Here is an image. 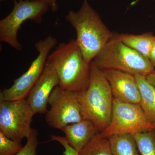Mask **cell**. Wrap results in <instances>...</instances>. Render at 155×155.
I'll list each match as a JSON object with an SVG mask.
<instances>
[{"mask_svg": "<svg viewBox=\"0 0 155 155\" xmlns=\"http://www.w3.org/2000/svg\"><path fill=\"white\" fill-rule=\"evenodd\" d=\"M150 61L154 67H155V35L153 43L152 48L150 53L149 58Z\"/></svg>", "mask_w": 155, "mask_h": 155, "instance_id": "obj_22", "label": "cell"}, {"mask_svg": "<svg viewBox=\"0 0 155 155\" xmlns=\"http://www.w3.org/2000/svg\"><path fill=\"white\" fill-rule=\"evenodd\" d=\"M1 1H4V0H1ZM42 1L46 3L49 6L50 9L53 12H56L58 11V0H42Z\"/></svg>", "mask_w": 155, "mask_h": 155, "instance_id": "obj_21", "label": "cell"}, {"mask_svg": "<svg viewBox=\"0 0 155 155\" xmlns=\"http://www.w3.org/2000/svg\"><path fill=\"white\" fill-rule=\"evenodd\" d=\"M93 61L102 71L115 69L145 76L155 71V67L148 58L126 45L116 32Z\"/></svg>", "mask_w": 155, "mask_h": 155, "instance_id": "obj_4", "label": "cell"}, {"mask_svg": "<svg viewBox=\"0 0 155 155\" xmlns=\"http://www.w3.org/2000/svg\"><path fill=\"white\" fill-rule=\"evenodd\" d=\"M50 109L46 114L48 125L55 129L62 128L83 119L78 101V93L56 87L48 100Z\"/></svg>", "mask_w": 155, "mask_h": 155, "instance_id": "obj_9", "label": "cell"}, {"mask_svg": "<svg viewBox=\"0 0 155 155\" xmlns=\"http://www.w3.org/2000/svg\"><path fill=\"white\" fill-rule=\"evenodd\" d=\"M134 76L140 92L139 105L147 119L155 127V88L147 81L145 76Z\"/></svg>", "mask_w": 155, "mask_h": 155, "instance_id": "obj_13", "label": "cell"}, {"mask_svg": "<svg viewBox=\"0 0 155 155\" xmlns=\"http://www.w3.org/2000/svg\"><path fill=\"white\" fill-rule=\"evenodd\" d=\"M103 71L110 86L114 98L139 104L140 92L134 75L115 69Z\"/></svg>", "mask_w": 155, "mask_h": 155, "instance_id": "obj_11", "label": "cell"}, {"mask_svg": "<svg viewBox=\"0 0 155 155\" xmlns=\"http://www.w3.org/2000/svg\"><path fill=\"white\" fill-rule=\"evenodd\" d=\"M119 37L127 46L149 59L154 39L152 33L147 32L139 35L122 33L119 34Z\"/></svg>", "mask_w": 155, "mask_h": 155, "instance_id": "obj_15", "label": "cell"}, {"mask_svg": "<svg viewBox=\"0 0 155 155\" xmlns=\"http://www.w3.org/2000/svg\"><path fill=\"white\" fill-rule=\"evenodd\" d=\"M34 113L25 99L8 101L0 99V131L15 141L28 138Z\"/></svg>", "mask_w": 155, "mask_h": 155, "instance_id": "obj_8", "label": "cell"}, {"mask_svg": "<svg viewBox=\"0 0 155 155\" xmlns=\"http://www.w3.org/2000/svg\"><path fill=\"white\" fill-rule=\"evenodd\" d=\"M61 130L65 134L69 144L78 153L100 132L92 122L84 119L67 125Z\"/></svg>", "mask_w": 155, "mask_h": 155, "instance_id": "obj_12", "label": "cell"}, {"mask_svg": "<svg viewBox=\"0 0 155 155\" xmlns=\"http://www.w3.org/2000/svg\"><path fill=\"white\" fill-rule=\"evenodd\" d=\"M49 8L42 0L14 1L13 10L0 21V41L21 51L22 47L17 39V33L21 25L27 20L40 24L43 16Z\"/></svg>", "mask_w": 155, "mask_h": 155, "instance_id": "obj_5", "label": "cell"}, {"mask_svg": "<svg viewBox=\"0 0 155 155\" xmlns=\"http://www.w3.org/2000/svg\"><path fill=\"white\" fill-rule=\"evenodd\" d=\"M79 155H113L107 138L103 137L100 132L78 153Z\"/></svg>", "mask_w": 155, "mask_h": 155, "instance_id": "obj_16", "label": "cell"}, {"mask_svg": "<svg viewBox=\"0 0 155 155\" xmlns=\"http://www.w3.org/2000/svg\"><path fill=\"white\" fill-rule=\"evenodd\" d=\"M145 77L147 81L155 88V70Z\"/></svg>", "mask_w": 155, "mask_h": 155, "instance_id": "obj_23", "label": "cell"}, {"mask_svg": "<svg viewBox=\"0 0 155 155\" xmlns=\"http://www.w3.org/2000/svg\"><path fill=\"white\" fill-rule=\"evenodd\" d=\"M90 66L89 84L86 90L78 93V101L83 119L91 121L101 132L110 121L114 97L104 72L93 61Z\"/></svg>", "mask_w": 155, "mask_h": 155, "instance_id": "obj_3", "label": "cell"}, {"mask_svg": "<svg viewBox=\"0 0 155 155\" xmlns=\"http://www.w3.org/2000/svg\"><path fill=\"white\" fill-rule=\"evenodd\" d=\"M155 130L154 125L147 119L139 104L114 98L110 121L100 134L103 137L108 138L115 134H134Z\"/></svg>", "mask_w": 155, "mask_h": 155, "instance_id": "obj_6", "label": "cell"}, {"mask_svg": "<svg viewBox=\"0 0 155 155\" xmlns=\"http://www.w3.org/2000/svg\"><path fill=\"white\" fill-rule=\"evenodd\" d=\"M59 80L55 70L46 63L42 73L31 89L27 101L35 114H46L50 95Z\"/></svg>", "mask_w": 155, "mask_h": 155, "instance_id": "obj_10", "label": "cell"}, {"mask_svg": "<svg viewBox=\"0 0 155 155\" xmlns=\"http://www.w3.org/2000/svg\"><path fill=\"white\" fill-rule=\"evenodd\" d=\"M141 155H155V130L133 134Z\"/></svg>", "mask_w": 155, "mask_h": 155, "instance_id": "obj_17", "label": "cell"}, {"mask_svg": "<svg viewBox=\"0 0 155 155\" xmlns=\"http://www.w3.org/2000/svg\"><path fill=\"white\" fill-rule=\"evenodd\" d=\"M108 139L113 155H140L133 134H115Z\"/></svg>", "mask_w": 155, "mask_h": 155, "instance_id": "obj_14", "label": "cell"}, {"mask_svg": "<svg viewBox=\"0 0 155 155\" xmlns=\"http://www.w3.org/2000/svg\"><path fill=\"white\" fill-rule=\"evenodd\" d=\"M57 43V39L51 35L36 42L35 46L38 55L28 70L14 81L12 86L1 91L0 99L13 101L25 99L42 73L50 51Z\"/></svg>", "mask_w": 155, "mask_h": 155, "instance_id": "obj_7", "label": "cell"}, {"mask_svg": "<svg viewBox=\"0 0 155 155\" xmlns=\"http://www.w3.org/2000/svg\"><path fill=\"white\" fill-rule=\"evenodd\" d=\"M51 138L52 140L58 142L63 146L65 149L64 152V155H79L78 152L69 144L65 137L52 135L51 136Z\"/></svg>", "mask_w": 155, "mask_h": 155, "instance_id": "obj_20", "label": "cell"}, {"mask_svg": "<svg viewBox=\"0 0 155 155\" xmlns=\"http://www.w3.org/2000/svg\"><path fill=\"white\" fill-rule=\"evenodd\" d=\"M22 147L20 142L11 139L0 131V155H16Z\"/></svg>", "mask_w": 155, "mask_h": 155, "instance_id": "obj_18", "label": "cell"}, {"mask_svg": "<svg viewBox=\"0 0 155 155\" xmlns=\"http://www.w3.org/2000/svg\"><path fill=\"white\" fill-rule=\"evenodd\" d=\"M66 20L76 30V41L87 63L95 57L114 35L87 0H83L78 11H70Z\"/></svg>", "mask_w": 155, "mask_h": 155, "instance_id": "obj_2", "label": "cell"}, {"mask_svg": "<svg viewBox=\"0 0 155 155\" xmlns=\"http://www.w3.org/2000/svg\"><path fill=\"white\" fill-rule=\"evenodd\" d=\"M46 63L55 70L61 88L80 93L88 87L90 66L76 40L59 44L49 55Z\"/></svg>", "mask_w": 155, "mask_h": 155, "instance_id": "obj_1", "label": "cell"}, {"mask_svg": "<svg viewBox=\"0 0 155 155\" xmlns=\"http://www.w3.org/2000/svg\"><path fill=\"white\" fill-rule=\"evenodd\" d=\"M38 143L37 130L32 128L30 135L27 138L26 144L16 155H37L36 150Z\"/></svg>", "mask_w": 155, "mask_h": 155, "instance_id": "obj_19", "label": "cell"}, {"mask_svg": "<svg viewBox=\"0 0 155 155\" xmlns=\"http://www.w3.org/2000/svg\"><path fill=\"white\" fill-rule=\"evenodd\" d=\"M154 1H155V0H154Z\"/></svg>", "mask_w": 155, "mask_h": 155, "instance_id": "obj_24", "label": "cell"}]
</instances>
